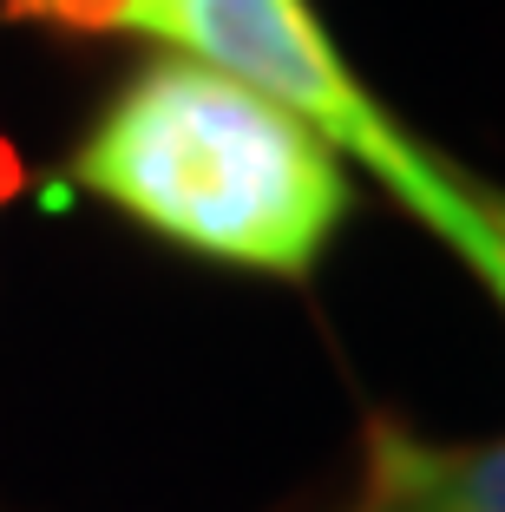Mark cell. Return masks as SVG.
<instances>
[{"mask_svg":"<svg viewBox=\"0 0 505 512\" xmlns=\"http://www.w3.org/2000/svg\"><path fill=\"white\" fill-rule=\"evenodd\" d=\"M66 171L145 237L283 283H302L355 211L342 158L296 112L184 53L125 73Z\"/></svg>","mask_w":505,"mask_h":512,"instance_id":"6da1fadb","label":"cell"},{"mask_svg":"<svg viewBox=\"0 0 505 512\" xmlns=\"http://www.w3.org/2000/svg\"><path fill=\"white\" fill-rule=\"evenodd\" d=\"M125 33L178 46L184 60L217 66L296 112L335 158H355L401 211H414L505 316V237L492 224V204L374 106V92L348 73L342 46L328 40L309 0H145Z\"/></svg>","mask_w":505,"mask_h":512,"instance_id":"7a4b0ae2","label":"cell"},{"mask_svg":"<svg viewBox=\"0 0 505 512\" xmlns=\"http://www.w3.org/2000/svg\"><path fill=\"white\" fill-rule=\"evenodd\" d=\"M355 512H505V440L440 447L381 421Z\"/></svg>","mask_w":505,"mask_h":512,"instance_id":"3957f363","label":"cell"},{"mask_svg":"<svg viewBox=\"0 0 505 512\" xmlns=\"http://www.w3.org/2000/svg\"><path fill=\"white\" fill-rule=\"evenodd\" d=\"M27 14H46V20H66V27H119L145 7V0H14Z\"/></svg>","mask_w":505,"mask_h":512,"instance_id":"277c9868","label":"cell"},{"mask_svg":"<svg viewBox=\"0 0 505 512\" xmlns=\"http://www.w3.org/2000/svg\"><path fill=\"white\" fill-rule=\"evenodd\" d=\"M492 224H499V237H505V197H492Z\"/></svg>","mask_w":505,"mask_h":512,"instance_id":"5b68a950","label":"cell"}]
</instances>
